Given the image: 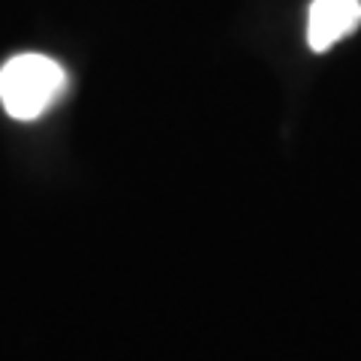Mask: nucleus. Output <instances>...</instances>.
<instances>
[{
	"label": "nucleus",
	"mask_w": 361,
	"mask_h": 361,
	"mask_svg": "<svg viewBox=\"0 0 361 361\" xmlns=\"http://www.w3.org/2000/svg\"><path fill=\"white\" fill-rule=\"evenodd\" d=\"M66 90V73L58 61L27 51L0 66V103L16 121H37Z\"/></svg>",
	"instance_id": "f257e3e1"
},
{
	"label": "nucleus",
	"mask_w": 361,
	"mask_h": 361,
	"mask_svg": "<svg viewBox=\"0 0 361 361\" xmlns=\"http://www.w3.org/2000/svg\"><path fill=\"white\" fill-rule=\"evenodd\" d=\"M361 25V0H313L307 13V45L329 51Z\"/></svg>",
	"instance_id": "f03ea898"
}]
</instances>
